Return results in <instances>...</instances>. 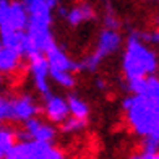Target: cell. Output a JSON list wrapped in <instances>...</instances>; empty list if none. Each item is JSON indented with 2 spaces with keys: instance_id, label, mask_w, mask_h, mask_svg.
I'll return each instance as SVG.
<instances>
[{
  "instance_id": "1",
  "label": "cell",
  "mask_w": 159,
  "mask_h": 159,
  "mask_svg": "<svg viewBox=\"0 0 159 159\" xmlns=\"http://www.w3.org/2000/svg\"><path fill=\"white\" fill-rule=\"evenodd\" d=\"M122 68L127 80L135 76H149L157 71V55L144 46V42L136 36V31L130 33L122 57Z\"/></svg>"
},
{
  "instance_id": "2",
  "label": "cell",
  "mask_w": 159,
  "mask_h": 159,
  "mask_svg": "<svg viewBox=\"0 0 159 159\" xmlns=\"http://www.w3.org/2000/svg\"><path fill=\"white\" fill-rule=\"evenodd\" d=\"M133 106L127 111V119L133 132L140 136H148L159 124V99L148 94H133Z\"/></svg>"
},
{
  "instance_id": "3",
  "label": "cell",
  "mask_w": 159,
  "mask_h": 159,
  "mask_svg": "<svg viewBox=\"0 0 159 159\" xmlns=\"http://www.w3.org/2000/svg\"><path fill=\"white\" fill-rule=\"evenodd\" d=\"M30 25V11L23 0H0V33L26 31Z\"/></svg>"
},
{
  "instance_id": "4",
  "label": "cell",
  "mask_w": 159,
  "mask_h": 159,
  "mask_svg": "<svg viewBox=\"0 0 159 159\" xmlns=\"http://www.w3.org/2000/svg\"><path fill=\"white\" fill-rule=\"evenodd\" d=\"M28 63H30V71L34 80L36 89L42 94L49 93V84H47V76H50V65L44 52L36 50L26 57Z\"/></svg>"
},
{
  "instance_id": "5",
  "label": "cell",
  "mask_w": 159,
  "mask_h": 159,
  "mask_svg": "<svg viewBox=\"0 0 159 159\" xmlns=\"http://www.w3.org/2000/svg\"><path fill=\"white\" fill-rule=\"evenodd\" d=\"M44 96V112L46 117L52 122V124H62L63 120H67L70 117V106L68 101L63 99L60 96L50 94V91L46 93Z\"/></svg>"
},
{
  "instance_id": "6",
  "label": "cell",
  "mask_w": 159,
  "mask_h": 159,
  "mask_svg": "<svg viewBox=\"0 0 159 159\" xmlns=\"http://www.w3.org/2000/svg\"><path fill=\"white\" fill-rule=\"evenodd\" d=\"M63 153L52 146V141H30V159H62Z\"/></svg>"
},
{
  "instance_id": "7",
  "label": "cell",
  "mask_w": 159,
  "mask_h": 159,
  "mask_svg": "<svg viewBox=\"0 0 159 159\" xmlns=\"http://www.w3.org/2000/svg\"><path fill=\"white\" fill-rule=\"evenodd\" d=\"M122 44V38L117 30H111V28H104L102 31L99 33L98 38V52H101L104 57L109 55L112 52H115Z\"/></svg>"
},
{
  "instance_id": "8",
  "label": "cell",
  "mask_w": 159,
  "mask_h": 159,
  "mask_svg": "<svg viewBox=\"0 0 159 159\" xmlns=\"http://www.w3.org/2000/svg\"><path fill=\"white\" fill-rule=\"evenodd\" d=\"M46 57L49 60V65L50 68H55V70H68V71H80V62H75V60H70L67 54L60 50L59 47H52L50 50L46 52Z\"/></svg>"
},
{
  "instance_id": "9",
  "label": "cell",
  "mask_w": 159,
  "mask_h": 159,
  "mask_svg": "<svg viewBox=\"0 0 159 159\" xmlns=\"http://www.w3.org/2000/svg\"><path fill=\"white\" fill-rule=\"evenodd\" d=\"M25 124V128L30 130L33 138L34 140H39V141H52L55 138V128L49 124H44L41 122L38 117H31L23 122Z\"/></svg>"
},
{
  "instance_id": "10",
  "label": "cell",
  "mask_w": 159,
  "mask_h": 159,
  "mask_svg": "<svg viewBox=\"0 0 159 159\" xmlns=\"http://www.w3.org/2000/svg\"><path fill=\"white\" fill-rule=\"evenodd\" d=\"M26 31L31 36V39L36 42L38 49L42 50L44 54L57 46L54 36H52V33H50V28H47V26H31L30 25Z\"/></svg>"
},
{
  "instance_id": "11",
  "label": "cell",
  "mask_w": 159,
  "mask_h": 159,
  "mask_svg": "<svg viewBox=\"0 0 159 159\" xmlns=\"http://www.w3.org/2000/svg\"><path fill=\"white\" fill-rule=\"evenodd\" d=\"M13 104H15V120H18V122H25L28 119L34 117L39 112L38 106L34 104L31 96L13 98Z\"/></svg>"
},
{
  "instance_id": "12",
  "label": "cell",
  "mask_w": 159,
  "mask_h": 159,
  "mask_svg": "<svg viewBox=\"0 0 159 159\" xmlns=\"http://www.w3.org/2000/svg\"><path fill=\"white\" fill-rule=\"evenodd\" d=\"M23 59V54L13 47L0 46V71L2 73H13Z\"/></svg>"
},
{
  "instance_id": "13",
  "label": "cell",
  "mask_w": 159,
  "mask_h": 159,
  "mask_svg": "<svg viewBox=\"0 0 159 159\" xmlns=\"http://www.w3.org/2000/svg\"><path fill=\"white\" fill-rule=\"evenodd\" d=\"M94 18H96V11L89 3H80L68 10V15L65 20H67V23L70 26H78L81 23H86V21L94 20Z\"/></svg>"
},
{
  "instance_id": "14",
  "label": "cell",
  "mask_w": 159,
  "mask_h": 159,
  "mask_svg": "<svg viewBox=\"0 0 159 159\" xmlns=\"http://www.w3.org/2000/svg\"><path fill=\"white\" fill-rule=\"evenodd\" d=\"M16 141L18 138L15 130H11L10 127H2V130H0V156L5 159L7 153L15 146Z\"/></svg>"
},
{
  "instance_id": "15",
  "label": "cell",
  "mask_w": 159,
  "mask_h": 159,
  "mask_svg": "<svg viewBox=\"0 0 159 159\" xmlns=\"http://www.w3.org/2000/svg\"><path fill=\"white\" fill-rule=\"evenodd\" d=\"M26 38V31H8V33H3L2 34V46L7 47H13L16 49L18 52L23 54V42Z\"/></svg>"
},
{
  "instance_id": "16",
  "label": "cell",
  "mask_w": 159,
  "mask_h": 159,
  "mask_svg": "<svg viewBox=\"0 0 159 159\" xmlns=\"http://www.w3.org/2000/svg\"><path fill=\"white\" fill-rule=\"evenodd\" d=\"M67 101H68L71 115L80 117V119H88V115H89V107H88V104H86L83 99H80V98H76V96H68Z\"/></svg>"
},
{
  "instance_id": "17",
  "label": "cell",
  "mask_w": 159,
  "mask_h": 159,
  "mask_svg": "<svg viewBox=\"0 0 159 159\" xmlns=\"http://www.w3.org/2000/svg\"><path fill=\"white\" fill-rule=\"evenodd\" d=\"M50 78L54 80L55 83H59L63 88H73L75 86V76H73V71H68V70H55V68H50Z\"/></svg>"
},
{
  "instance_id": "18",
  "label": "cell",
  "mask_w": 159,
  "mask_h": 159,
  "mask_svg": "<svg viewBox=\"0 0 159 159\" xmlns=\"http://www.w3.org/2000/svg\"><path fill=\"white\" fill-rule=\"evenodd\" d=\"M159 153V141L149 138V136H144L143 138V149L141 154H138V159H156Z\"/></svg>"
},
{
  "instance_id": "19",
  "label": "cell",
  "mask_w": 159,
  "mask_h": 159,
  "mask_svg": "<svg viewBox=\"0 0 159 159\" xmlns=\"http://www.w3.org/2000/svg\"><path fill=\"white\" fill-rule=\"evenodd\" d=\"M102 59H104V55L101 52H98V50H94L93 54H89L88 57H84L80 62V71H83V70L84 71H96Z\"/></svg>"
},
{
  "instance_id": "20",
  "label": "cell",
  "mask_w": 159,
  "mask_h": 159,
  "mask_svg": "<svg viewBox=\"0 0 159 159\" xmlns=\"http://www.w3.org/2000/svg\"><path fill=\"white\" fill-rule=\"evenodd\" d=\"M127 88L132 94H144L148 89V76H135L127 80Z\"/></svg>"
},
{
  "instance_id": "21",
  "label": "cell",
  "mask_w": 159,
  "mask_h": 159,
  "mask_svg": "<svg viewBox=\"0 0 159 159\" xmlns=\"http://www.w3.org/2000/svg\"><path fill=\"white\" fill-rule=\"evenodd\" d=\"M84 127H86V119H80V117L71 115V117H68L67 120L62 122L60 130L63 133H73V132H80V130H83Z\"/></svg>"
},
{
  "instance_id": "22",
  "label": "cell",
  "mask_w": 159,
  "mask_h": 159,
  "mask_svg": "<svg viewBox=\"0 0 159 159\" xmlns=\"http://www.w3.org/2000/svg\"><path fill=\"white\" fill-rule=\"evenodd\" d=\"M0 119L5 120H15V104H13V98L3 96L0 99Z\"/></svg>"
},
{
  "instance_id": "23",
  "label": "cell",
  "mask_w": 159,
  "mask_h": 159,
  "mask_svg": "<svg viewBox=\"0 0 159 159\" xmlns=\"http://www.w3.org/2000/svg\"><path fill=\"white\" fill-rule=\"evenodd\" d=\"M104 26L106 28H111V30H119V28H120V20L115 16L114 10L109 8V5H107L106 15H104Z\"/></svg>"
},
{
  "instance_id": "24",
  "label": "cell",
  "mask_w": 159,
  "mask_h": 159,
  "mask_svg": "<svg viewBox=\"0 0 159 159\" xmlns=\"http://www.w3.org/2000/svg\"><path fill=\"white\" fill-rule=\"evenodd\" d=\"M16 138H18V141H31V140H34L33 138V135H31V132L30 130H18L16 132Z\"/></svg>"
},
{
  "instance_id": "25",
  "label": "cell",
  "mask_w": 159,
  "mask_h": 159,
  "mask_svg": "<svg viewBox=\"0 0 159 159\" xmlns=\"http://www.w3.org/2000/svg\"><path fill=\"white\" fill-rule=\"evenodd\" d=\"M133 101H135V96H128V98H125V99H124V102H122V109L127 112L130 107L133 106Z\"/></svg>"
},
{
  "instance_id": "26",
  "label": "cell",
  "mask_w": 159,
  "mask_h": 159,
  "mask_svg": "<svg viewBox=\"0 0 159 159\" xmlns=\"http://www.w3.org/2000/svg\"><path fill=\"white\" fill-rule=\"evenodd\" d=\"M34 2H39V3H44V5H49L50 8H55L59 0H34Z\"/></svg>"
},
{
  "instance_id": "27",
  "label": "cell",
  "mask_w": 159,
  "mask_h": 159,
  "mask_svg": "<svg viewBox=\"0 0 159 159\" xmlns=\"http://www.w3.org/2000/svg\"><path fill=\"white\" fill-rule=\"evenodd\" d=\"M57 11H59V15L62 18H67V15H68V8H67V7H59V10H57Z\"/></svg>"
},
{
  "instance_id": "28",
  "label": "cell",
  "mask_w": 159,
  "mask_h": 159,
  "mask_svg": "<svg viewBox=\"0 0 159 159\" xmlns=\"http://www.w3.org/2000/svg\"><path fill=\"white\" fill-rule=\"evenodd\" d=\"M96 84H98V88H99V89H104V88H106V84H104V81H102V80H98V81H96Z\"/></svg>"
},
{
  "instance_id": "29",
  "label": "cell",
  "mask_w": 159,
  "mask_h": 159,
  "mask_svg": "<svg viewBox=\"0 0 159 159\" xmlns=\"http://www.w3.org/2000/svg\"><path fill=\"white\" fill-rule=\"evenodd\" d=\"M157 26H159V18H157ZM157 46H159V42H157Z\"/></svg>"
},
{
  "instance_id": "30",
  "label": "cell",
  "mask_w": 159,
  "mask_h": 159,
  "mask_svg": "<svg viewBox=\"0 0 159 159\" xmlns=\"http://www.w3.org/2000/svg\"><path fill=\"white\" fill-rule=\"evenodd\" d=\"M156 159H159V153H157V157H156Z\"/></svg>"
},
{
  "instance_id": "31",
  "label": "cell",
  "mask_w": 159,
  "mask_h": 159,
  "mask_svg": "<svg viewBox=\"0 0 159 159\" xmlns=\"http://www.w3.org/2000/svg\"><path fill=\"white\" fill-rule=\"evenodd\" d=\"M149 2H154V0H149Z\"/></svg>"
}]
</instances>
